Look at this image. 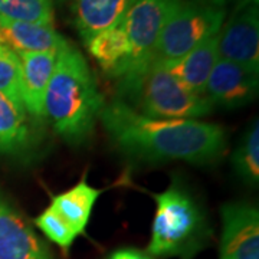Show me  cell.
Listing matches in <instances>:
<instances>
[{"mask_svg":"<svg viewBox=\"0 0 259 259\" xmlns=\"http://www.w3.org/2000/svg\"><path fill=\"white\" fill-rule=\"evenodd\" d=\"M0 44H2V33H0Z\"/></svg>","mask_w":259,"mask_h":259,"instance_id":"cell-24","label":"cell"},{"mask_svg":"<svg viewBox=\"0 0 259 259\" xmlns=\"http://www.w3.org/2000/svg\"><path fill=\"white\" fill-rule=\"evenodd\" d=\"M232 167L236 176L250 187L259 183V121L253 120L239 140L232 154Z\"/></svg>","mask_w":259,"mask_h":259,"instance_id":"cell-18","label":"cell"},{"mask_svg":"<svg viewBox=\"0 0 259 259\" xmlns=\"http://www.w3.org/2000/svg\"><path fill=\"white\" fill-rule=\"evenodd\" d=\"M259 72L219 58L204 88V98L213 107L241 108L258 95Z\"/></svg>","mask_w":259,"mask_h":259,"instance_id":"cell-9","label":"cell"},{"mask_svg":"<svg viewBox=\"0 0 259 259\" xmlns=\"http://www.w3.org/2000/svg\"><path fill=\"white\" fill-rule=\"evenodd\" d=\"M22 64V95L28 114L44 122V102L56 64V52H18Z\"/></svg>","mask_w":259,"mask_h":259,"instance_id":"cell-12","label":"cell"},{"mask_svg":"<svg viewBox=\"0 0 259 259\" xmlns=\"http://www.w3.org/2000/svg\"><path fill=\"white\" fill-rule=\"evenodd\" d=\"M226 18V6L180 0L158 36L154 56L161 62L183 58L206 39L219 33Z\"/></svg>","mask_w":259,"mask_h":259,"instance_id":"cell-5","label":"cell"},{"mask_svg":"<svg viewBox=\"0 0 259 259\" xmlns=\"http://www.w3.org/2000/svg\"><path fill=\"white\" fill-rule=\"evenodd\" d=\"M2 44L15 52H59L69 42L56 32L54 23L16 22L0 18Z\"/></svg>","mask_w":259,"mask_h":259,"instance_id":"cell-14","label":"cell"},{"mask_svg":"<svg viewBox=\"0 0 259 259\" xmlns=\"http://www.w3.org/2000/svg\"><path fill=\"white\" fill-rule=\"evenodd\" d=\"M218 59V35H214L197 45L183 58L163 64L189 91L203 95L207 79Z\"/></svg>","mask_w":259,"mask_h":259,"instance_id":"cell-15","label":"cell"},{"mask_svg":"<svg viewBox=\"0 0 259 259\" xmlns=\"http://www.w3.org/2000/svg\"><path fill=\"white\" fill-rule=\"evenodd\" d=\"M75 29L83 44L122 22L134 0H69Z\"/></svg>","mask_w":259,"mask_h":259,"instance_id":"cell-13","label":"cell"},{"mask_svg":"<svg viewBox=\"0 0 259 259\" xmlns=\"http://www.w3.org/2000/svg\"><path fill=\"white\" fill-rule=\"evenodd\" d=\"M102 71L120 78L131 68V47L122 22L104 30L85 44Z\"/></svg>","mask_w":259,"mask_h":259,"instance_id":"cell-16","label":"cell"},{"mask_svg":"<svg viewBox=\"0 0 259 259\" xmlns=\"http://www.w3.org/2000/svg\"><path fill=\"white\" fill-rule=\"evenodd\" d=\"M219 58L259 72L258 0H239L218 33Z\"/></svg>","mask_w":259,"mask_h":259,"instance_id":"cell-6","label":"cell"},{"mask_svg":"<svg viewBox=\"0 0 259 259\" xmlns=\"http://www.w3.org/2000/svg\"><path fill=\"white\" fill-rule=\"evenodd\" d=\"M108 259H153L147 252L134 249V248H122L112 252Z\"/></svg>","mask_w":259,"mask_h":259,"instance_id":"cell-22","label":"cell"},{"mask_svg":"<svg viewBox=\"0 0 259 259\" xmlns=\"http://www.w3.org/2000/svg\"><path fill=\"white\" fill-rule=\"evenodd\" d=\"M0 18L16 22L54 23L52 0H0Z\"/></svg>","mask_w":259,"mask_h":259,"instance_id":"cell-20","label":"cell"},{"mask_svg":"<svg viewBox=\"0 0 259 259\" xmlns=\"http://www.w3.org/2000/svg\"><path fill=\"white\" fill-rule=\"evenodd\" d=\"M42 140L40 122L0 93V154L23 160L35 157Z\"/></svg>","mask_w":259,"mask_h":259,"instance_id":"cell-11","label":"cell"},{"mask_svg":"<svg viewBox=\"0 0 259 259\" xmlns=\"http://www.w3.org/2000/svg\"><path fill=\"white\" fill-rule=\"evenodd\" d=\"M194 2H202V3H210V5H218V6H226L232 0H194Z\"/></svg>","mask_w":259,"mask_h":259,"instance_id":"cell-23","label":"cell"},{"mask_svg":"<svg viewBox=\"0 0 259 259\" xmlns=\"http://www.w3.org/2000/svg\"><path fill=\"white\" fill-rule=\"evenodd\" d=\"M35 225L51 242L56 243L64 252H68L72 246L76 232L69 226V223L56 212L52 206H48L44 212L35 219Z\"/></svg>","mask_w":259,"mask_h":259,"instance_id":"cell-21","label":"cell"},{"mask_svg":"<svg viewBox=\"0 0 259 259\" xmlns=\"http://www.w3.org/2000/svg\"><path fill=\"white\" fill-rule=\"evenodd\" d=\"M0 259H55L28 219L0 192Z\"/></svg>","mask_w":259,"mask_h":259,"instance_id":"cell-10","label":"cell"},{"mask_svg":"<svg viewBox=\"0 0 259 259\" xmlns=\"http://www.w3.org/2000/svg\"><path fill=\"white\" fill-rule=\"evenodd\" d=\"M101 193V189L90 186L83 179L72 189L54 196L51 206L69 223L76 235H81L90 222L94 206Z\"/></svg>","mask_w":259,"mask_h":259,"instance_id":"cell-17","label":"cell"},{"mask_svg":"<svg viewBox=\"0 0 259 259\" xmlns=\"http://www.w3.org/2000/svg\"><path fill=\"white\" fill-rule=\"evenodd\" d=\"M98 120L118 150L139 161L206 166L226 151V133L213 122L150 118L118 100L104 104Z\"/></svg>","mask_w":259,"mask_h":259,"instance_id":"cell-1","label":"cell"},{"mask_svg":"<svg viewBox=\"0 0 259 259\" xmlns=\"http://www.w3.org/2000/svg\"><path fill=\"white\" fill-rule=\"evenodd\" d=\"M156 213L151 225L148 255L153 258H194L209 243L212 231L202 206L185 185L171 180L154 193Z\"/></svg>","mask_w":259,"mask_h":259,"instance_id":"cell-4","label":"cell"},{"mask_svg":"<svg viewBox=\"0 0 259 259\" xmlns=\"http://www.w3.org/2000/svg\"><path fill=\"white\" fill-rule=\"evenodd\" d=\"M117 98L144 117L157 120H200L213 105L189 91L156 58L117 78Z\"/></svg>","mask_w":259,"mask_h":259,"instance_id":"cell-3","label":"cell"},{"mask_svg":"<svg viewBox=\"0 0 259 259\" xmlns=\"http://www.w3.org/2000/svg\"><path fill=\"white\" fill-rule=\"evenodd\" d=\"M179 3L180 0H134L122 19L131 47L130 69L153 59L160 32Z\"/></svg>","mask_w":259,"mask_h":259,"instance_id":"cell-7","label":"cell"},{"mask_svg":"<svg viewBox=\"0 0 259 259\" xmlns=\"http://www.w3.org/2000/svg\"><path fill=\"white\" fill-rule=\"evenodd\" d=\"M101 93L82 54L68 44L56 55L44 102V118L71 144L90 139L104 107Z\"/></svg>","mask_w":259,"mask_h":259,"instance_id":"cell-2","label":"cell"},{"mask_svg":"<svg viewBox=\"0 0 259 259\" xmlns=\"http://www.w3.org/2000/svg\"><path fill=\"white\" fill-rule=\"evenodd\" d=\"M219 255L221 259H259V212L253 204L223 206Z\"/></svg>","mask_w":259,"mask_h":259,"instance_id":"cell-8","label":"cell"},{"mask_svg":"<svg viewBox=\"0 0 259 259\" xmlns=\"http://www.w3.org/2000/svg\"><path fill=\"white\" fill-rule=\"evenodd\" d=\"M0 93L18 108L25 110L22 95V64L18 52L5 44H0Z\"/></svg>","mask_w":259,"mask_h":259,"instance_id":"cell-19","label":"cell"}]
</instances>
